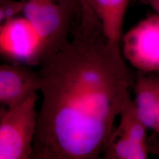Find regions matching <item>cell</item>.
Wrapping results in <instances>:
<instances>
[{
	"mask_svg": "<svg viewBox=\"0 0 159 159\" xmlns=\"http://www.w3.org/2000/svg\"><path fill=\"white\" fill-rule=\"evenodd\" d=\"M71 35L39 71L43 99L31 159L101 158L131 96L134 79L120 43L106 36L87 0H79Z\"/></svg>",
	"mask_w": 159,
	"mask_h": 159,
	"instance_id": "1",
	"label": "cell"
},
{
	"mask_svg": "<svg viewBox=\"0 0 159 159\" xmlns=\"http://www.w3.org/2000/svg\"><path fill=\"white\" fill-rule=\"evenodd\" d=\"M23 11L41 42L49 61L68 41L79 0H23Z\"/></svg>",
	"mask_w": 159,
	"mask_h": 159,
	"instance_id": "2",
	"label": "cell"
},
{
	"mask_svg": "<svg viewBox=\"0 0 159 159\" xmlns=\"http://www.w3.org/2000/svg\"><path fill=\"white\" fill-rule=\"evenodd\" d=\"M37 92L13 107L0 108V159H31L38 112Z\"/></svg>",
	"mask_w": 159,
	"mask_h": 159,
	"instance_id": "3",
	"label": "cell"
},
{
	"mask_svg": "<svg viewBox=\"0 0 159 159\" xmlns=\"http://www.w3.org/2000/svg\"><path fill=\"white\" fill-rule=\"evenodd\" d=\"M0 52L10 63L41 66L44 60L40 39L24 16L1 23Z\"/></svg>",
	"mask_w": 159,
	"mask_h": 159,
	"instance_id": "4",
	"label": "cell"
},
{
	"mask_svg": "<svg viewBox=\"0 0 159 159\" xmlns=\"http://www.w3.org/2000/svg\"><path fill=\"white\" fill-rule=\"evenodd\" d=\"M124 57L143 73L159 72V17L143 19L122 37Z\"/></svg>",
	"mask_w": 159,
	"mask_h": 159,
	"instance_id": "5",
	"label": "cell"
},
{
	"mask_svg": "<svg viewBox=\"0 0 159 159\" xmlns=\"http://www.w3.org/2000/svg\"><path fill=\"white\" fill-rule=\"evenodd\" d=\"M41 77L31 66L18 63L0 66V102L7 108L23 102L34 92L40 91Z\"/></svg>",
	"mask_w": 159,
	"mask_h": 159,
	"instance_id": "6",
	"label": "cell"
},
{
	"mask_svg": "<svg viewBox=\"0 0 159 159\" xmlns=\"http://www.w3.org/2000/svg\"><path fill=\"white\" fill-rule=\"evenodd\" d=\"M134 87L138 114L148 129L159 136V79L140 78Z\"/></svg>",
	"mask_w": 159,
	"mask_h": 159,
	"instance_id": "7",
	"label": "cell"
},
{
	"mask_svg": "<svg viewBox=\"0 0 159 159\" xmlns=\"http://www.w3.org/2000/svg\"><path fill=\"white\" fill-rule=\"evenodd\" d=\"M130 0H87L102 24L104 34L112 42L120 43L123 25Z\"/></svg>",
	"mask_w": 159,
	"mask_h": 159,
	"instance_id": "8",
	"label": "cell"
},
{
	"mask_svg": "<svg viewBox=\"0 0 159 159\" xmlns=\"http://www.w3.org/2000/svg\"><path fill=\"white\" fill-rule=\"evenodd\" d=\"M149 152L148 144L121 134L114 129L102 157L106 159H146Z\"/></svg>",
	"mask_w": 159,
	"mask_h": 159,
	"instance_id": "9",
	"label": "cell"
},
{
	"mask_svg": "<svg viewBox=\"0 0 159 159\" xmlns=\"http://www.w3.org/2000/svg\"><path fill=\"white\" fill-rule=\"evenodd\" d=\"M120 123L116 131L139 142L148 144V128L140 119L134 100L130 97L119 114Z\"/></svg>",
	"mask_w": 159,
	"mask_h": 159,
	"instance_id": "10",
	"label": "cell"
},
{
	"mask_svg": "<svg viewBox=\"0 0 159 159\" xmlns=\"http://www.w3.org/2000/svg\"><path fill=\"white\" fill-rule=\"evenodd\" d=\"M24 2L13 0H1L0 21L2 23L14 18L15 16L23 11Z\"/></svg>",
	"mask_w": 159,
	"mask_h": 159,
	"instance_id": "11",
	"label": "cell"
},
{
	"mask_svg": "<svg viewBox=\"0 0 159 159\" xmlns=\"http://www.w3.org/2000/svg\"><path fill=\"white\" fill-rule=\"evenodd\" d=\"M140 2L151 8L155 14L159 17V0H139Z\"/></svg>",
	"mask_w": 159,
	"mask_h": 159,
	"instance_id": "12",
	"label": "cell"
},
{
	"mask_svg": "<svg viewBox=\"0 0 159 159\" xmlns=\"http://www.w3.org/2000/svg\"><path fill=\"white\" fill-rule=\"evenodd\" d=\"M157 137L159 139H156L154 141L153 140L151 145L148 144V148L149 152H153V153L157 155L159 157V136H157Z\"/></svg>",
	"mask_w": 159,
	"mask_h": 159,
	"instance_id": "13",
	"label": "cell"
}]
</instances>
